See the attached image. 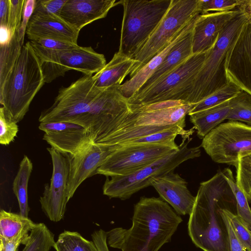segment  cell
<instances>
[{
    "mask_svg": "<svg viewBox=\"0 0 251 251\" xmlns=\"http://www.w3.org/2000/svg\"><path fill=\"white\" fill-rule=\"evenodd\" d=\"M237 215L233 192L222 171L200 183L189 215L188 233L192 242L203 251H230L228 232L221 211Z\"/></svg>",
    "mask_w": 251,
    "mask_h": 251,
    "instance_id": "1",
    "label": "cell"
},
{
    "mask_svg": "<svg viewBox=\"0 0 251 251\" xmlns=\"http://www.w3.org/2000/svg\"><path fill=\"white\" fill-rule=\"evenodd\" d=\"M182 221L161 199L142 197L134 205L131 226L106 232L107 244L121 251H158L171 241Z\"/></svg>",
    "mask_w": 251,
    "mask_h": 251,
    "instance_id": "2",
    "label": "cell"
},
{
    "mask_svg": "<svg viewBox=\"0 0 251 251\" xmlns=\"http://www.w3.org/2000/svg\"><path fill=\"white\" fill-rule=\"evenodd\" d=\"M239 7V12L226 24L215 45L206 52L202 66L187 91L186 103H197L229 82L225 68L227 54L250 18L244 8Z\"/></svg>",
    "mask_w": 251,
    "mask_h": 251,
    "instance_id": "3",
    "label": "cell"
},
{
    "mask_svg": "<svg viewBox=\"0 0 251 251\" xmlns=\"http://www.w3.org/2000/svg\"><path fill=\"white\" fill-rule=\"evenodd\" d=\"M45 83L40 61L28 41L0 85V103L15 122L23 120Z\"/></svg>",
    "mask_w": 251,
    "mask_h": 251,
    "instance_id": "4",
    "label": "cell"
},
{
    "mask_svg": "<svg viewBox=\"0 0 251 251\" xmlns=\"http://www.w3.org/2000/svg\"><path fill=\"white\" fill-rule=\"evenodd\" d=\"M172 0H122L124 14L118 52L133 59L156 29Z\"/></svg>",
    "mask_w": 251,
    "mask_h": 251,
    "instance_id": "5",
    "label": "cell"
},
{
    "mask_svg": "<svg viewBox=\"0 0 251 251\" xmlns=\"http://www.w3.org/2000/svg\"><path fill=\"white\" fill-rule=\"evenodd\" d=\"M192 138H183L176 151L155 161L136 172L125 176L107 178L103 186V194L110 198L125 200L133 194L151 185V181L173 172L180 164L201 155L200 147H188Z\"/></svg>",
    "mask_w": 251,
    "mask_h": 251,
    "instance_id": "6",
    "label": "cell"
},
{
    "mask_svg": "<svg viewBox=\"0 0 251 251\" xmlns=\"http://www.w3.org/2000/svg\"><path fill=\"white\" fill-rule=\"evenodd\" d=\"M206 52L192 54L186 60L146 89L127 100L130 110L169 100L185 102L187 91L204 61Z\"/></svg>",
    "mask_w": 251,
    "mask_h": 251,
    "instance_id": "7",
    "label": "cell"
},
{
    "mask_svg": "<svg viewBox=\"0 0 251 251\" xmlns=\"http://www.w3.org/2000/svg\"><path fill=\"white\" fill-rule=\"evenodd\" d=\"M198 0H172L164 18L143 48L135 55L130 78L163 50L197 15Z\"/></svg>",
    "mask_w": 251,
    "mask_h": 251,
    "instance_id": "8",
    "label": "cell"
},
{
    "mask_svg": "<svg viewBox=\"0 0 251 251\" xmlns=\"http://www.w3.org/2000/svg\"><path fill=\"white\" fill-rule=\"evenodd\" d=\"M30 43L40 61L45 83L64 76L71 70L92 75L106 64L104 55L96 52L91 47L78 46L71 49L54 50Z\"/></svg>",
    "mask_w": 251,
    "mask_h": 251,
    "instance_id": "9",
    "label": "cell"
},
{
    "mask_svg": "<svg viewBox=\"0 0 251 251\" xmlns=\"http://www.w3.org/2000/svg\"><path fill=\"white\" fill-rule=\"evenodd\" d=\"M118 86L104 89L94 100L81 126L88 132L92 143L99 144L117 129L131 111L127 99Z\"/></svg>",
    "mask_w": 251,
    "mask_h": 251,
    "instance_id": "10",
    "label": "cell"
},
{
    "mask_svg": "<svg viewBox=\"0 0 251 251\" xmlns=\"http://www.w3.org/2000/svg\"><path fill=\"white\" fill-rule=\"evenodd\" d=\"M92 76L84 75L69 86L61 87L52 105L41 112L39 121H66L81 125L93 101L105 89L97 87Z\"/></svg>",
    "mask_w": 251,
    "mask_h": 251,
    "instance_id": "11",
    "label": "cell"
},
{
    "mask_svg": "<svg viewBox=\"0 0 251 251\" xmlns=\"http://www.w3.org/2000/svg\"><path fill=\"white\" fill-rule=\"evenodd\" d=\"M201 146L215 162L236 168L240 158L251 153V126L233 121L221 124L202 139Z\"/></svg>",
    "mask_w": 251,
    "mask_h": 251,
    "instance_id": "12",
    "label": "cell"
},
{
    "mask_svg": "<svg viewBox=\"0 0 251 251\" xmlns=\"http://www.w3.org/2000/svg\"><path fill=\"white\" fill-rule=\"evenodd\" d=\"M178 149L176 143L118 145L96 174L107 177L127 176Z\"/></svg>",
    "mask_w": 251,
    "mask_h": 251,
    "instance_id": "13",
    "label": "cell"
},
{
    "mask_svg": "<svg viewBox=\"0 0 251 251\" xmlns=\"http://www.w3.org/2000/svg\"><path fill=\"white\" fill-rule=\"evenodd\" d=\"M52 163L50 183L46 184L40 202L43 211L50 220L57 222L63 219L68 199L70 163L67 155L47 148Z\"/></svg>",
    "mask_w": 251,
    "mask_h": 251,
    "instance_id": "14",
    "label": "cell"
},
{
    "mask_svg": "<svg viewBox=\"0 0 251 251\" xmlns=\"http://www.w3.org/2000/svg\"><path fill=\"white\" fill-rule=\"evenodd\" d=\"M117 147L118 145H100L91 142L76 154L67 155L70 163L68 183L69 201L86 178L96 174L98 169Z\"/></svg>",
    "mask_w": 251,
    "mask_h": 251,
    "instance_id": "15",
    "label": "cell"
},
{
    "mask_svg": "<svg viewBox=\"0 0 251 251\" xmlns=\"http://www.w3.org/2000/svg\"><path fill=\"white\" fill-rule=\"evenodd\" d=\"M225 68L228 81L251 95V17L228 52Z\"/></svg>",
    "mask_w": 251,
    "mask_h": 251,
    "instance_id": "16",
    "label": "cell"
},
{
    "mask_svg": "<svg viewBox=\"0 0 251 251\" xmlns=\"http://www.w3.org/2000/svg\"><path fill=\"white\" fill-rule=\"evenodd\" d=\"M43 139L61 153L73 155L92 142L88 131L81 125L69 122L40 123Z\"/></svg>",
    "mask_w": 251,
    "mask_h": 251,
    "instance_id": "17",
    "label": "cell"
},
{
    "mask_svg": "<svg viewBox=\"0 0 251 251\" xmlns=\"http://www.w3.org/2000/svg\"><path fill=\"white\" fill-rule=\"evenodd\" d=\"M239 10L238 6L232 10L199 15L193 29V54L209 50L215 45L226 24L237 14Z\"/></svg>",
    "mask_w": 251,
    "mask_h": 251,
    "instance_id": "18",
    "label": "cell"
},
{
    "mask_svg": "<svg viewBox=\"0 0 251 251\" xmlns=\"http://www.w3.org/2000/svg\"><path fill=\"white\" fill-rule=\"evenodd\" d=\"M119 3L115 0H67L59 17L75 29L105 18L111 8Z\"/></svg>",
    "mask_w": 251,
    "mask_h": 251,
    "instance_id": "19",
    "label": "cell"
},
{
    "mask_svg": "<svg viewBox=\"0 0 251 251\" xmlns=\"http://www.w3.org/2000/svg\"><path fill=\"white\" fill-rule=\"evenodd\" d=\"M160 198L179 215H189L196 200L186 181L174 171L153 179L151 182Z\"/></svg>",
    "mask_w": 251,
    "mask_h": 251,
    "instance_id": "20",
    "label": "cell"
},
{
    "mask_svg": "<svg viewBox=\"0 0 251 251\" xmlns=\"http://www.w3.org/2000/svg\"><path fill=\"white\" fill-rule=\"evenodd\" d=\"M196 104L187 103L157 110L131 111L116 131L133 126H164L185 124L186 115L190 112Z\"/></svg>",
    "mask_w": 251,
    "mask_h": 251,
    "instance_id": "21",
    "label": "cell"
},
{
    "mask_svg": "<svg viewBox=\"0 0 251 251\" xmlns=\"http://www.w3.org/2000/svg\"><path fill=\"white\" fill-rule=\"evenodd\" d=\"M79 33L58 16L36 14L31 17L26 30L30 41L53 39L76 45Z\"/></svg>",
    "mask_w": 251,
    "mask_h": 251,
    "instance_id": "22",
    "label": "cell"
},
{
    "mask_svg": "<svg viewBox=\"0 0 251 251\" xmlns=\"http://www.w3.org/2000/svg\"><path fill=\"white\" fill-rule=\"evenodd\" d=\"M196 19L191 25L179 40L172 48L160 65L137 92L149 87L178 67L193 54L192 33Z\"/></svg>",
    "mask_w": 251,
    "mask_h": 251,
    "instance_id": "23",
    "label": "cell"
},
{
    "mask_svg": "<svg viewBox=\"0 0 251 251\" xmlns=\"http://www.w3.org/2000/svg\"><path fill=\"white\" fill-rule=\"evenodd\" d=\"M199 15L196 16L188 24L184 30L163 50L152 58L130 79L118 86L119 91L124 97L128 100L140 89L146 81L160 65L172 48L179 40Z\"/></svg>",
    "mask_w": 251,
    "mask_h": 251,
    "instance_id": "24",
    "label": "cell"
},
{
    "mask_svg": "<svg viewBox=\"0 0 251 251\" xmlns=\"http://www.w3.org/2000/svg\"><path fill=\"white\" fill-rule=\"evenodd\" d=\"M136 63L134 59L117 52L101 70L93 75L94 85L100 88L121 85Z\"/></svg>",
    "mask_w": 251,
    "mask_h": 251,
    "instance_id": "25",
    "label": "cell"
},
{
    "mask_svg": "<svg viewBox=\"0 0 251 251\" xmlns=\"http://www.w3.org/2000/svg\"><path fill=\"white\" fill-rule=\"evenodd\" d=\"M230 110L229 100L217 106L188 114L198 136L203 139L226 118Z\"/></svg>",
    "mask_w": 251,
    "mask_h": 251,
    "instance_id": "26",
    "label": "cell"
},
{
    "mask_svg": "<svg viewBox=\"0 0 251 251\" xmlns=\"http://www.w3.org/2000/svg\"><path fill=\"white\" fill-rule=\"evenodd\" d=\"M32 168L31 160L25 155L20 162L19 170L13 182L12 189L18 200L20 214L26 217H28L29 211L27 188Z\"/></svg>",
    "mask_w": 251,
    "mask_h": 251,
    "instance_id": "27",
    "label": "cell"
},
{
    "mask_svg": "<svg viewBox=\"0 0 251 251\" xmlns=\"http://www.w3.org/2000/svg\"><path fill=\"white\" fill-rule=\"evenodd\" d=\"M35 224L28 217L2 209L0 212V241L9 240L24 231H30Z\"/></svg>",
    "mask_w": 251,
    "mask_h": 251,
    "instance_id": "28",
    "label": "cell"
},
{
    "mask_svg": "<svg viewBox=\"0 0 251 251\" xmlns=\"http://www.w3.org/2000/svg\"><path fill=\"white\" fill-rule=\"evenodd\" d=\"M56 251H99L93 241L84 238L76 231L65 230L55 242Z\"/></svg>",
    "mask_w": 251,
    "mask_h": 251,
    "instance_id": "29",
    "label": "cell"
},
{
    "mask_svg": "<svg viewBox=\"0 0 251 251\" xmlns=\"http://www.w3.org/2000/svg\"><path fill=\"white\" fill-rule=\"evenodd\" d=\"M23 46L18 31L11 36L10 41L0 46V85L4 81L8 74L18 59Z\"/></svg>",
    "mask_w": 251,
    "mask_h": 251,
    "instance_id": "30",
    "label": "cell"
},
{
    "mask_svg": "<svg viewBox=\"0 0 251 251\" xmlns=\"http://www.w3.org/2000/svg\"><path fill=\"white\" fill-rule=\"evenodd\" d=\"M55 243L54 235L44 223L36 224L22 251H50Z\"/></svg>",
    "mask_w": 251,
    "mask_h": 251,
    "instance_id": "31",
    "label": "cell"
},
{
    "mask_svg": "<svg viewBox=\"0 0 251 251\" xmlns=\"http://www.w3.org/2000/svg\"><path fill=\"white\" fill-rule=\"evenodd\" d=\"M242 90L235 83L229 81L225 86L218 90L202 101L196 103L188 114L201 111L229 100Z\"/></svg>",
    "mask_w": 251,
    "mask_h": 251,
    "instance_id": "32",
    "label": "cell"
},
{
    "mask_svg": "<svg viewBox=\"0 0 251 251\" xmlns=\"http://www.w3.org/2000/svg\"><path fill=\"white\" fill-rule=\"evenodd\" d=\"M230 110L226 120L246 123L251 126V95L242 91L229 100Z\"/></svg>",
    "mask_w": 251,
    "mask_h": 251,
    "instance_id": "33",
    "label": "cell"
},
{
    "mask_svg": "<svg viewBox=\"0 0 251 251\" xmlns=\"http://www.w3.org/2000/svg\"><path fill=\"white\" fill-rule=\"evenodd\" d=\"M223 175L229 183L237 203V215L244 221L251 230V209L243 192L239 188L229 168L222 170Z\"/></svg>",
    "mask_w": 251,
    "mask_h": 251,
    "instance_id": "34",
    "label": "cell"
},
{
    "mask_svg": "<svg viewBox=\"0 0 251 251\" xmlns=\"http://www.w3.org/2000/svg\"><path fill=\"white\" fill-rule=\"evenodd\" d=\"M236 169L237 184L251 202V153L240 158Z\"/></svg>",
    "mask_w": 251,
    "mask_h": 251,
    "instance_id": "35",
    "label": "cell"
},
{
    "mask_svg": "<svg viewBox=\"0 0 251 251\" xmlns=\"http://www.w3.org/2000/svg\"><path fill=\"white\" fill-rule=\"evenodd\" d=\"M19 128L3 106L0 108V144L9 145L17 136Z\"/></svg>",
    "mask_w": 251,
    "mask_h": 251,
    "instance_id": "36",
    "label": "cell"
},
{
    "mask_svg": "<svg viewBox=\"0 0 251 251\" xmlns=\"http://www.w3.org/2000/svg\"><path fill=\"white\" fill-rule=\"evenodd\" d=\"M243 0H198L199 9L201 14L209 11L232 10L240 6Z\"/></svg>",
    "mask_w": 251,
    "mask_h": 251,
    "instance_id": "37",
    "label": "cell"
},
{
    "mask_svg": "<svg viewBox=\"0 0 251 251\" xmlns=\"http://www.w3.org/2000/svg\"><path fill=\"white\" fill-rule=\"evenodd\" d=\"M227 214L237 238L247 251H251V230L237 215L229 210Z\"/></svg>",
    "mask_w": 251,
    "mask_h": 251,
    "instance_id": "38",
    "label": "cell"
},
{
    "mask_svg": "<svg viewBox=\"0 0 251 251\" xmlns=\"http://www.w3.org/2000/svg\"><path fill=\"white\" fill-rule=\"evenodd\" d=\"M25 0H9L10 12L8 24L11 36H13L20 27Z\"/></svg>",
    "mask_w": 251,
    "mask_h": 251,
    "instance_id": "39",
    "label": "cell"
},
{
    "mask_svg": "<svg viewBox=\"0 0 251 251\" xmlns=\"http://www.w3.org/2000/svg\"><path fill=\"white\" fill-rule=\"evenodd\" d=\"M66 1L67 0H36L33 14L59 17L62 8Z\"/></svg>",
    "mask_w": 251,
    "mask_h": 251,
    "instance_id": "40",
    "label": "cell"
},
{
    "mask_svg": "<svg viewBox=\"0 0 251 251\" xmlns=\"http://www.w3.org/2000/svg\"><path fill=\"white\" fill-rule=\"evenodd\" d=\"M36 0H25L22 19L18 30V36L21 45L24 46V36L27 26L35 7Z\"/></svg>",
    "mask_w": 251,
    "mask_h": 251,
    "instance_id": "41",
    "label": "cell"
},
{
    "mask_svg": "<svg viewBox=\"0 0 251 251\" xmlns=\"http://www.w3.org/2000/svg\"><path fill=\"white\" fill-rule=\"evenodd\" d=\"M41 47L54 50H63L75 48L78 46L70 42L53 39H41L30 41Z\"/></svg>",
    "mask_w": 251,
    "mask_h": 251,
    "instance_id": "42",
    "label": "cell"
},
{
    "mask_svg": "<svg viewBox=\"0 0 251 251\" xmlns=\"http://www.w3.org/2000/svg\"><path fill=\"white\" fill-rule=\"evenodd\" d=\"M29 232L28 230L24 231L9 240L0 241V251H18L21 244L25 245L29 235Z\"/></svg>",
    "mask_w": 251,
    "mask_h": 251,
    "instance_id": "43",
    "label": "cell"
},
{
    "mask_svg": "<svg viewBox=\"0 0 251 251\" xmlns=\"http://www.w3.org/2000/svg\"><path fill=\"white\" fill-rule=\"evenodd\" d=\"M227 210H228L223 209L222 210L221 213L228 229L230 251H247L237 238L234 231L229 218L227 214Z\"/></svg>",
    "mask_w": 251,
    "mask_h": 251,
    "instance_id": "44",
    "label": "cell"
},
{
    "mask_svg": "<svg viewBox=\"0 0 251 251\" xmlns=\"http://www.w3.org/2000/svg\"><path fill=\"white\" fill-rule=\"evenodd\" d=\"M186 103L185 101L182 100H169L163 101L158 102H156L149 105H146L139 108L135 109L133 110L139 111H151L161 110L171 107H176L177 106L182 105Z\"/></svg>",
    "mask_w": 251,
    "mask_h": 251,
    "instance_id": "45",
    "label": "cell"
},
{
    "mask_svg": "<svg viewBox=\"0 0 251 251\" xmlns=\"http://www.w3.org/2000/svg\"><path fill=\"white\" fill-rule=\"evenodd\" d=\"M91 237L99 251H109L106 231L102 229L95 230L91 234Z\"/></svg>",
    "mask_w": 251,
    "mask_h": 251,
    "instance_id": "46",
    "label": "cell"
},
{
    "mask_svg": "<svg viewBox=\"0 0 251 251\" xmlns=\"http://www.w3.org/2000/svg\"><path fill=\"white\" fill-rule=\"evenodd\" d=\"M10 12L9 0H0V25L8 27Z\"/></svg>",
    "mask_w": 251,
    "mask_h": 251,
    "instance_id": "47",
    "label": "cell"
},
{
    "mask_svg": "<svg viewBox=\"0 0 251 251\" xmlns=\"http://www.w3.org/2000/svg\"><path fill=\"white\" fill-rule=\"evenodd\" d=\"M11 37L9 29L7 26L0 25V44H7Z\"/></svg>",
    "mask_w": 251,
    "mask_h": 251,
    "instance_id": "48",
    "label": "cell"
},
{
    "mask_svg": "<svg viewBox=\"0 0 251 251\" xmlns=\"http://www.w3.org/2000/svg\"><path fill=\"white\" fill-rule=\"evenodd\" d=\"M240 6L244 8L251 17V0H243Z\"/></svg>",
    "mask_w": 251,
    "mask_h": 251,
    "instance_id": "49",
    "label": "cell"
}]
</instances>
